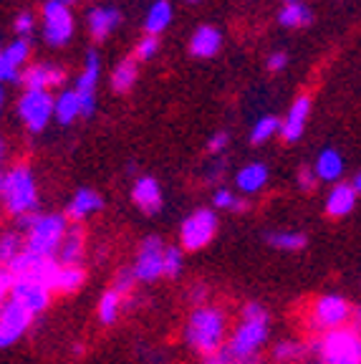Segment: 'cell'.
<instances>
[{
  "instance_id": "6da1fadb",
  "label": "cell",
  "mask_w": 361,
  "mask_h": 364,
  "mask_svg": "<svg viewBox=\"0 0 361 364\" xmlns=\"http://www.w3.org/2000/svg\"><path fill=\"white\" fill-rule=\"evenodd\" d=\"M187 344L203 357L222 352V341H225V314L215 306H198L192 311L187 321Z\"/></svg>"
},
{
  "instance_id": "7a4b0ae2",
  "label": "cell",
  "mask_w": 361,
  "mask_h": 364,
  "mask_svg": "<svg viewBox=\"0 0 361 364\" xmlns=\"http://www.w3.org/2000/svg\"><path fill=\"white\" fill-rule=\"evenodd\" d=\"M0 193H3V200H6V208L16 218L36 213L38 193H36L33 172H31L26 165L13 167L11 172L3 175V180H0Z\"/></svg>"
},
{
  "instance_id": "3957f363",
  "label": "cell",
  "mask_w": 361,
  "mask_h": 364,
  "mask_svg": "<svg viewBox=\"0 0 361 364\" xmlns=\"http://www.w3.org/2000/svg\"><path fill=\"white\" fill-rule=\"evenodd\" d=\"M318 364H361V334L354 326L326 331L316 341Z\"/></svg>"
},
{
  "instance_id": "277c9868",
  "label": "cell",
  "mask_w": 361,
  "mask_h": 364,
  "mask_svg": "<svg viewBox=\"0 0 361 364\" xmlns=\"http://www.w3.org/2000/svg\"><path fill=\"white\" fill-rule=\"evenodd\" d=\"M66 233H68L66 215H58V213L56 215H36V220L26 230V245L23 248L33 250V253L45 258H56Z\"/></svg>"
},
{
  "instance_id": "5b68a950",
  "label": "cell",
  "mask_w": 361,
  "mask_h": 364,
  "mask_svg": "<svg viewBox=\"0 0 361 364\" xmlns=\"http://www.w3.org/2000/svg\"><path fill=\"white\" fill-rule=\"evenodd\" d=\"M351 316H354V309L339 294L318 296L313 301V309H311V324L316 326L318 331H323V334L333 329H344Z\"/></svg>"
},
{
  "instance_id": "8992f818",
  "label": "cell",
  "mask_w": 361,
  "mask_h": 364,
  "mask_svg": "<svg viewBox=\"0 0 361 364\" xmlns=\"http://www.w3.org/2000/svg\"><path fill=\"white\" fill-rule=\"evenodd\" d=\"M268 339V321H240L235 331H232L230 341H227V352L232 354L235 362H243L258 354V349L266 344Z\"/></svg>"
},
{
  "instance_id": "52a82bcc",
  "label": "cell",
  "mask_w": 361,
  "mask_h": 364,
  "mask_svg": "<svg viewBox=\"0 0 361 364\" xmlns=\"http://www.w3.org/2000/svg\"><path fill=\"white\" fill-rule=\"evenodd\" d=\"M217 233V218L212 210H195L185 218L180 228V245L185 250H200L210 243Z\"/></svg>"
},
{
  "instance_id": "ba28073f",
  "label": "cell",
  "mask_w": 361,
  "mask_h": 364,
  "mask_svg": "<svg viewBox=\"0 0 361 364\" xmlns=\"http://www.w3.org/2000/svg\"><path fill=\"white\" fill-rule=\"evenodd\" d=\"M131 271L141 284H152L159 276H164V245L157 235H149V238L141 240Z\"/></svg>"
},
{
  "instance_id": "9c48e42d",
  "label": "cell",
  "mask_w": 361,
  "mask_h": 364,
  "mask_svg": "<svg viewBox=\"0 0 361 364\" xmlns=\"http://www.w3.org/2000/svg\"><path fill=\"white\" fill-rule=\"evenodd\" d=\"M31 321H33V314H31L28 309H23L21 304H16L13 299L3 301V309H0V344H3V347L16 344V341L28 331Z\"/></svg>"
},
{
  "instance_id": "30bf717a",
  "label": "cell",
  "mask_w": 361,
  "mask_h": 364,
  "mask_svg": "<svg viewBox=\"0 0 361 364\" xmlns=\"http://www.w3.org/2000/svg\"><path fill=\"white\" fill-rule=\"evenodd\" d=\"M53 109H56V104H53L51 94H45V91H26V97L18 104V114L28 124L31 132L43 129L51 119Z\"/></svg>"
},
{
  "instance_id": "8fae6325",
  "label": "cell",
  "mask_w": 361,
  "mask_h": 364,
  "mask_svg": "<svg viewBox=\"0 0 361 364\" xmlns=\"http://www.w3.org/2000/svg\"><path fill=\"white\" fill-rule=\"evenodd\" d=\"M45 16V38L48 43L61 46L71 38V31H74V21H71V13L63 3L58 0H48L43 8Z\"/></svg>"
},
{
  "instance_id": "7c38bea8",
  "label": "cell",
  "mask_w": 361,
  "mask_h": 364,
  "mask_svg": "<svg viewBox=\"0 0 361 364\" xmlns=\"http://www.w3.org/2000/svg\"><path fill=\"white\" fill-rule=\"evenodd\" d=\"M11 299L16 304H21L23 309H28V311L36 316V314L45 311V306H48V301H51V289L38 284V281L21 279V281H16V286H13Z\"/></svg>"
},
{
  "instance_id": "4fadbf2b",
  "label": "cell",
  "mask_w": 361,
  "mask_h": 364,
  "mask_svg": "<svg viewBox=\"0 0 361 364\" xmlns=\"http://www.w3.org/2000/svg\"><path fill=\"white\" fill-rule=\"evenodd\" d=\"M96 76H99V56L94 51L86 56V68L81 74L79 84H76V94L81 99V114H94V86H96Z\"/></svg>"
},
{
  "instance_id": "5bb4252c",
  "label": "cell",
  "mask_w": 361,
  "mask_h": 364,
  "mask_svg": "<svg viewBox=\"0 0 361 364\" xmlns=\"http://www.w3.org/2000/svg\"><path fill=\"white\" fill-rule=\"evenodd\" d=\"M131 198H134L136 208L147 213V215H154L162 208V190H159V182L154 177H141L136 180L134 190H131Z\"/></svg>"
},
{
  "instance_id": "9a60e30c",
  "label": "cell",
  "mask_w": 361,
  "mask_h": 364,
  "mask_svg": "<svg viewBox=\"0 0 361 364\" xmlns=\"http://www.w3.org/2000/svg\"><path fill=\"white\" fill-rule=\"evenodd\" d=\"M56 258L61 266H79L81 258H84V228L68 225V233L63 238L61 248H58Z\"/></svg>"
},
{
  "instance_id": "2e32d148",
  "label": "cell",
  "mask_w": 361,
  "mask_h": 364,
  "mask_svg": "<svg viewBox=\"0 0 361 364\" xmlns=\"http://www.w3.org/2000/svg\"><path fill=\"white\" fill-rule=\"evenodd\" d=\"M354 205H356V188L354 185H346V182H339V185L328 193L326 213L331 218H344L354 210Z\"/></svg>"
},
{
  "instance_id": "e0dca14e",
  "label": "cell",
  "mask_w": 361,
  "mask_h": 364,
  "mask_svg": "<svg viewBox=\"0 0 361 364\" xmlns=\"http://www.w3.org/2000/svg\"><path fill=\"white\" fill-rule=\"evenodd\" d=\"M311 112V102L308 97H298V102L291 107V112H288V119L283 122V139L286 142H296L301 134H303V124H306V117H308Z\"/></svg>"
},
{
  "instance_id": "ac0fdd59",
  "label": "cell",
  "mask_w": 361,
  "mask_h": 364,
  "mask_svg": "<svg viewBox=\"0 0 361 364\" xmlns=\"http://www.w3.org/2000/svg\"><path fill=\"white\" fill-rule=\"evenodd\" d=\"M28 91H45V86H56L63 81V71L53 66H28L21 76Z\"/></svg>"
},
{
  "instance_id": "d6986e66",
  "label": "cell",
  "mask_w": 361,
  "mask_h": 364,
  "mask_svg": "<svg viewBox=\"0 0 361 364\" xmlns=\"http://www.w3.org/2000/svg\"><path fill=\"white\" fill-rule=\"evenodd\" d=\"M26 58H28V43H26V41H16V43L8 46L6 51H3V58H0V76H3V81L18 79L16 68L21 66Z\"/></svg>"
},
{
  "instance_id": "ffe728a7",
  "label": "cell",
  "mask_w": 361,
  "mask_h": 364,
  "mask_svg": "<svg viewBox=\"0 0 361 364\" xmlns=\"http://www.w3.org/2000/svg\"><path fill=\"white\" fill-rule=\"evenodd\" d=\"M220 48V31H215L212 26H203V28L195 31L192 36V43H190V51L200 58H208L215 56Z\"/></svg>"
},
{
  "instance_id": "44dd1931",
  "label": "cell",
  "mask_w": 361,
  "mask_h": 364,
  "mask_svg": "<svg viewBox=\"0 0 361 364\" xmlns=\"http://www.w3.org/2000/svg\"><path fill=\"white\" fill-rule=\"evenodd\" d=\"M102 198L94 193V190H79V193L74 195V200L68 203V210H66V218H71V220H81V218H86L89 213L99 210L102 208Z\"/></svg>"
},
{
  "instance_id": "7402d4cb",
  "label": "cell",
  "mask_w": 361,
  "mask_h": 364,
  "mask_svg": "<svg viewBox=\"0 0 361 364\" xmlns=\"http://www.w3.org/2000/svg\"><path fill=\"white\" fill-rule=\"evenodd\" d=\"M84 279L86 273L81 266H61L56 281H53V291H58V294H76L84 286Z\"/></svg>"
},
{
  "instance_id": "603a6c76",
  "label": "cell",
  "mask_w": 361,
  "mask_h": 364,
  "mask_svg": "<svg viewBox=\"0 0 361 364\" xmlns=\"http://www.w3.org/2000/svg\"><path fill=\"white\" fill-rule=\"evenodd\" d=\"M268 180V170L266 165L260 162H253V165H245L243 170L237 172V188L243 193H258Z\"/></svg>"
},
{
  "instance_id": "cb8c5ba5",
  "label": "cell",
  "mask_w": 361,
  "mask_h": 364,
  "mask_svg": "<svg viewBox=\"0 0 361 364\" xmlns=\"http://www.w3.org/2000/svg\"><path fill=\"white\" fill-rule=\"evenodd\" d=\"M318 180H339L341 172H344V162H341V154L336 149H323L316 159V170Z\"/></svg>"
},
{
  "instance_id": "d4e9b609",
  "label": "cell",
  "mask_w": 361,
  "mask_h": 364,
  "mask_svg": "<svg viewBox=\"0 0 361 364\" xmlns=\"http://www.w3.org/2000/svg\"><path fill=\"white\" fill-rule=\"evenodd\" d=\"M117 23H119V13L112 11V8H94V11L89 13L91 33H94L96 38H104Z\"/></svg>"
},
{
  "instance_id": "484cf974",
  "label": "cell",
  "mask_w": 361,
  "mask_h": 364,
  "mask_svg": "<svg viewBox=\"0 0 361 364\" xmlns=\"http://www.w3.org/2000/svg\"><path fill=\"white\" fill-rule=\"evenodd\" d=\"M170 18H172V8H170V3L167 0H157L152 6V11H149V16H147V31H149V36H157V33H162L167 26H170Z\"/></svg>"
},
{
  "instance_id": "4316f807",
  "label": "cell",
  "mask_w": 361,
  "mask_h": 364,
  "mask_svg": "<svg viewBox=\"0 0 361 364\" xmlns=\"http://www.w3.org/2000/svg\"><path fill=\"white\" fill-rule=\"evenodd\" d=\"M76 114H81V99L76 91H63L56 99V117L61 124H68L71 119H76Z\"/></svg>"
},
{
  "instance_id": "83f0119b",
  "label": "cell",
  "mask_w": 361,
  "mask_h": 364,
  "mask_svg": "<svg viewBox=\"0 0 361 364\" xmlns=\"http://www.w3.org/2000/svg\"><path fill=\"white\" fill-rule=\"evenodd\" d=\"M119 309H122V296L117 294L114 289H109L107 294L102 296V301H99V309H96V314H99V321L102 324H114L119 316Z\"/></svg>"
},
{
  "instance_id": "f1b7e54d",
  "label": "cell",
  "mask_w": 361,
  "mask_h": 364,
  "mask_svg": "<svg viewBox=\"0 0 361 364\" xmlns=\"http://www.w3.org/2000/svg\"><path fill=\"white\" fill-rule=\"evenodd\" d=\"M281 23L288 28H298V26H308L311 23V11L301 3H288L281 11Z\"/></svg>"
},
{
  "instance_id": "f546056e",
  "label": "cell",
  "mask_w": 361,
  "mask_h": 364,
  "mask_svg": "<svg viewBox=\"0 0 361 364\" xmlns=\"http://www.w3.org/2000/svg\"><path fill=\"white\" fill-rule=\"evenodd\" d=\"M134 81H136V63L134 61L119 63L117 71H114V91H129Z\"/></svg>"
},
{
  "instance_id": "4dcf8cb0",
  "label": "cell",
  "mask_w": 361,
  "mask_h": 364,
  "mask_svg": "<svg viewBox=\"0 0 361 364\" xmlns=\"http://www.w3.org/2000/svg\"><path fill=\"white\" fill-rule=\"evenodd\" d=\"M271 245L281 250H301L306 248V235L303 233H271L268 235Z\"/></svg>"
},
{
  "instance_id": "1f68e13d",
  "label": "cell",
  "mask_w": 361,
  "mask_h": 364,
  "mask_svg": "<svg viewBox=\"0 0 361 364\" xmlns=\"http://www.w3.org/2000/svg\"><path fill=\"white\" fill-rule=\"evenodd\" d=\"M180 271H182V248L167 245L164 248V276L167 279H177Z\"/></svg>"
},
{
  "instance_id": "d6a6232c",
  "label": "cell",
  "mask_w": 361,
  "mask_h": 364,
  "mask_svg": "<svg viewBox=\"0 0 361 364\" xmlns=\"http://www.w3.org/2000/svg\"><path fill=\"white\" fill-rule=\"evenodd\" d=\"M278 129H283V124L276 119V117H263V119H258V124L253 127V142L260 144V142H266L268 136L276 134Z\"/></svg>"
},
{
  "instance_id": "836d02e7",
  "label": "cell",
  "mask_w": 361,
  "mask_h": 364,
  "mask_svg": "<svg viewBox=\"0 0 361 364\" xmlns=\"http://www.w3.org/2000/svg\"><path fill=\"white\" fill-rule=\"evenodd\" d=\"M21 238H18L16 233H6L3 235V240H0V258H3V266H8V263L13 261V258L21 253Z\"/></svg>"
},
{
  "instance_id": "e575fe53",
  "label": "cell",
  "mask_w": 361,
  "mask_h": 364,
  "mask_svg": "<svg viewBox=\"0 0 361 364\" xmlns=\"http://www.w3.org/2000/svg\"><path fill=\"white\" fill-rule=\"evenodd\" d=\"M301 344L298 341H291V339H286V341H278V347H276V359L278 362H293V359H298L301 357Z\"/></svg>"
},
{
  "instance_id": "d590c367",
  "label": "cell",
  "mask_w": 361,
  "mask_h": 364,
  "mask_svg": "<svg viewBox=\"0 0 361 364\" xmlns=\"http://www.w3.org/2000/svg\"><path fill=\"white\" fill-rule=\"evenodd\" d=\"M134 284H136L134 271H131V268H124V271H119V273H117V281H114L112 289L117 291V294L122 296V299H124L126 294H131V289H134Z\"/></svg>"
},
{
  "instance_id": "8d00e7d4",
  "label": "cell",
  "mask_w": 361,
  "mask_h": 364,
  "mask_svg": "<svg viewBox=\"0 0 361 364\" xmlns=\"http://www.w3.org/2000/svg\"><path fill=\"white\" fill-rule=\"evenodd\" d=\"M243 321H268V311L258 301H250L243 306Z\"/></svg>"
},
{
  "instance_id": "74e56055",
  "label": "cell",
  "mask_w": 361,
  "mask_h": 364,
  "mask_svg": "<svg viewBox=\"0 0 361 364\" xmlns=\"http://www.w3.org/2000/svg\"><path fill=\"white\" fill-rule=\"evenodd\" d=\"M159 48V41L154 38V36H149V38H144L139 46H136V56L139 58H152L154 53H157Z\"/></svg>"
},
{
  "instance_id": "f35d334b",
  "label": "cell",
  "mask_w": 361,
  "mask_h": 364,
  "mask_svg": "<svg viewBox=\"0 0 361 364\" xmlns=\"http://www.w3.org/2000/svg\"><path fill=\"white\" fill-rule=\"evenodd\" d=\"M316 180H318L316 172H311L308 167H301V172H298V185L306 190V193H311V190L316 188Z\"/></svg>"
},
{
  "instance_id": "ab89813d",
  "label": "cell",
  "mask_w": 361,
  "mask_h": 364,
  "mask_svg": "<svg viewBox=\"0 0 361 364\" xmlns=\"http://www.w3.org/2000/svg\"><path fill=\"white\" fill-rule=\"evenodd\" d=\"M16 276H13L11 271H8L6 266H3V271H0V294L3 296H8L13 291V286H16Z\"/></svg>"
},
{
  "instance_id": "60d3db41",
  "label": "cell",
  "mask_w": 361,
  "mask_h": 364,
  "mask_svg": "<svg viewBox=\"0 0 361 364\" xmlns=\"http://www.w3.org/2000/svg\"><path fill=\"white\" fill-rule=\"evenodd\" d=\"M31 28H33V18H31L28 13H21V16L16 18V31L21 36H28Z\"/></svg>"
},
{
  "instance_id": "b9f144b4",
  "label": "cell",
  "mask_w": 361,
  "mask_h": 364,
  "mask_svg": "<svg viewBox=\"0 0 361 364\" xmlns=\"http://www.w3.org/2000/svg\"><path fill=\"white\" fill-rule=\"evenodd\" d=\"M215 205H217V208H230V210H232L235 198H232L230 190H217V193H215Z\"/></svg>"
},
{
  "instance_id": "7bdbcfd3",
  "label": "cell",
  "mask_w": 361,
  "mask_h": 364,
  "mask_svg": "<svg viewBox=\"0 0 361 364\" xmlns=\"http://www.w3.org/2000/svg\"><path fill=\"white\" fill-rule=\"evenodd\" d=\"M205 364H235V359H232V354L227 349H222V352L212 354V357H205Z\"/></svg>"
},
{
  "instance_id": "ee69618b",
  "label": "cell",
  "mask_w": 361,
  "mask_h": 364,
  "mask_svg": "<svg viewBox=\"0 0 361 364\" xmlns=\"http://www.w3.org/2000/svg\"><path fill=\"white\" fill-rule=\"evenodd\" d=\"M225 144H227V134L225 132H217V134L212 136V139H210V152H222V149H225Z\"/></svg>"
},
{
  "instance_id": "f6af8a7d",
  "label": "cell",
  "mask_w": 361,
  "mask_h": 364,
  "mask_svg": "<svg viewBox=\"0 0 361 364\" xmlns=\"http://www.w3.org/2000/svg\"><path fill=\"white\" fill-rule=\"evenodd\" d=\"M283 66H286V53H273L271 61H268V68L271 71H281Z\"/></svg>"
},
{
  "instance_id": "bcb514c9",
  "label": "cell",
  "mask_w": 361,
  "mask_h": 364,
  "mask_svg": "<svg viewBox=\"0 0 361 364\" xmlns=\"http://www.w3.org/2000/svg\"><path fill=\"white\" fill-rule=\"evenodd\" d=\"M205 294H208V291H205V286H198V289L192 291V299H195V304H198V301H203V299H205Z\"/></svg>"
},
{
  "instance_id": "7dc6e473",
  "label": "cell",
  "mask_w": 361,
  "mask_h": 364,
  "mask_svg": "<svg viewBox=\"0 0 361 364\" xmlns=\"http://www.w3.org/2000/svg\"><path fill=\"white\" fill-rule=\"evenodd\" d=\"M245 208H248V205H245L243 200H235V205H232V210H235V213H243Z\"/></svg>"
},
{
  "instance_id": "c3c4849f",
  "label": "cell",
  "mask_w": 361,
  "mask_h": 364,
  "mask_svg": "<svg viewBox=\"0 0 361 364\" xmlns=\"http://www.w3.org/2000/svg\"><path fill=\"white\" fill-rule=\"evenodd\" d=\"M354 318H356V321H354V329H361V306L359 309H356V311H354Z\"/></svg>"
},
{
  "instance_id": "681fc988",
  "label": "cell",
  "mask_w": 361,
  "mask_h": 364,
  "mask_svg": "<svg viewBox=\"0 0 361 364\" xmlns=\"http://www.w3.org/2000/svg\"><path fill=\"white\" fill-rule=\"evenodd\" d=\"M354 188H356V193H361V172L354 177Z\"/></svg>"
},
{
  "instance_id": "f907efd6",
  "label": "cell",
  "mask_w": 361,
  "mask_h": 364,
  "mask_svg": "<svg viewBox=\"0 0 361 364\" xmlns=\"http://www.w3.org/2000/svg\"><path fill=\"white\" fill-rule=\"evenodd\" d=\"M58 3H63V6H66V3H71V0H58Z\"/></svg>"
},
{
  "instance_id": "816d5d0a",
  "label": "cell",
  "mask_w": 361,
  "mask_h": 364,
  "mask_svg": "<svg viewBox=\"0 0 361 364\" xmlns=\"http://www.w3.org/2000/svg\"><path fill=\"white\" fill-rule=\"evenodd\" d=\"M190 3H198V0H190Z\"/></svg>"
},
{
  "instance_id": "f5cc1de1",
  "label": "cell",
  "mask_w": 361,
  "mask_h": 364,
  "mask_svg": "<svg viewBox=\"0 0 361 364\" xmlns=\"http://www.w3.org/2000/svg\"><path fill=\"white\" fill-rule=\"evenodd\" d=\"M291 3H293V0H291Z\"/></svg>"
}]
</instances>
